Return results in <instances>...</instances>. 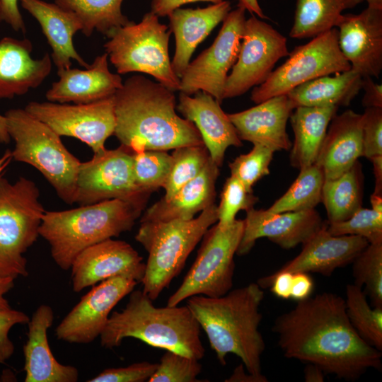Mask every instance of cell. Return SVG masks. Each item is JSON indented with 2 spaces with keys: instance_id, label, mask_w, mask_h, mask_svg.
I'll list each match as a JSON object with an SVG mask.
<instances>
[{
  "instance_id": "1",
  "label": "cell",
  "mask_w": 382,
  "mask_h": 382,
  "mask_svg": "<svg viewBox=\"0 0 382 382\" xmlns=\"http://www.w3.org/2000/svg\"><path fill=\"white\" fill-rule=\"evenodd\" d=\"M272 330L289 359L319 366L352 381L368 369L381 370V351L364 340L347 317L345 299L322 292L297 302L276 318Z\"/></svg>"
},
{
  "instance_id": "2",
  "label": "cell",
  "mask_w": 382,
  "mask_h": 382,
  "mask_svg": "<svg viewBox=\"0 0 382 382\" xmlns=\"http://www.w3.org/2000/svg\"><path fill=\"white\" fill-rule=\"evenodd\" d=\"M114 135L133 153L204 145L195 125L175 111L174 91L141 75L123 82L114 95Z\"/></svg>"
},
{
  "instance_id": "3",
  "label": "cell",
  "mask_w": 382,
  "mask_h": 382,
  "mask_svg": "<svg viewBox=\"0 0 382 382\" xmlns=\"http://www.w3.org/2000/svg\"><path fill=\"white\" fill-rule=\"evenodd\" d=\"M264 291L256 282L219 297L195 295L186 299L221 364L226 365V357L231 353L241 359L248 373L263 375L261 357L265 343L259 331Z\"/></svg>"
},
{
  "instance_id": "4",
  "label": "cell",
  "mask_w": 382,
  "mask_h": 382,
  "mask_svg": "<svg viewBox=\"0 0 382 382\" xmlns=\"http://www.w3.org/2000/svg\"><path fill=\"white\" fill-rule=\"evenodd\" d=\"M142 290H133L125 308L110 313L100 335L108 349L120 346L133 337L147 345L202 359L205 349L200 339V325L187 305L156 307Z\"/></svg>"
},
{
  "instance_id": "5",
  "label": "cell",
  "mask_w": 382,
  "mask_h": 382,
  "mask_svg": "<svg viewBox=\"0 0 382 382\" xmlns=\"http://www.w3.org/2000/svg\"><path fill=\"white\" fill-rule=\"evenodd\" d=\"M146 205L114 199L62 211H45L39 233L50 245L51 255L69 270L86 248L130 231Z\"/></svg>"
},
{
  "instance_id": "6",
  "label": "cell",
  "mask_w": 382,
  "mask_h": 382,
  "mask_svg": "<svg viewBox=\"0 0 382 382\" xmlns=\"http://www.w3.org/2000/svg\"><path fill=\"white\" fill-rule=\"evenodd\" d=\"M216 221L214 203L190 220L141 222L135 240L149 254L141 283L152 301L181 272L191 252Z\"/></svg>"
},
{
  "instance_id": "7",
  "label": "cell",
  "mask_w": 382,
  "mask_h": 382,
  "mask_svg": "<svg viewBox=\"0 0 382 382\" xmlns=\"http://www.w3.org/2000/svg\"><path fill=\"white\" fill-rule=\"evenodd\" d=\"M8 134L14 141L13 159L37 169L68 204L75 203L81 161L66 148L59 136L25 108L4 115Z\"/></svg>"
},
{
  "instance_id": "8",
  "label": "cell",
  "mask_w": 382,
  "mask_h": 382,
  "mask_svg": "<svg viewBox=\"0 0 382 382\" xmlns=\"http://www.w3.org/2000/svg\"><path fill=\"white\" fill-rule=\"evenodd\" d=\"M45 210L31 180H0V277H27L23 254L37 241Z\"/></svg>"
},
{
  "instance_id": "9",
  "label": "cell",
  "mask_w": 382,
  "mask_h": 382,
  "mask_svg": "<svg viewBox=\"0 0 382 382\" xmlns=\"http://www.w3.org/2000/svg\"><path fill=\"white\" fill-rule=\"evenodd\" d=\"M170 34L168 26L150 11L139 23L131 21L110 33L104 44L105 52L117 74H146L170 90L180 91V80L169 57Z\"/></svg>"
},
{
  "instance_id": "10",
  "label": "cell",
  "mask_w": 382,
  "mask_h": 382,
  "mask_svg": "<svg viewBox=\"0 0 382 382\" xmlns=\"http://www.w3.org/2000/svg\"><path fill=\"white\" fill-rule=\"evenodd\" d=\"M244 219H235L226 226L212 225L204 234L192 265L182 284L169 297L174 306L195 295L219 297L233 287L234 255L241 242Z\"/></svg>"
},
{
  "instance_id": "11",
  "label": "cell",
  "mask_w": 382,
  "mask_h": 382,
  "mask_svg": "<svg viewBox=\"0 0 382 382\" xmlns=\"http://www.w3.org/2000/svg\"><path fill=\"white\" fill-rule=\"evenodd\" d=\"M288 57L262 83L253 89V102L257 104L287 94L308 81L351 69L340 49L335 27L313 37L306 44L296 47Z\"/></svg>"
},
{
  "instance_id": "12",
  "label": "cell",
  "mask_w": 382,
  "mask_h": 382,
  "mask_svg": "<svg viewBox=\"0 0 382 382\" xmlns=\"http://www.w3.org/2000/svg\"><path fill=\"white\" fill-rule=\"evenodd\" d=\"M132 154L123 145L105 149L81 162L76 180L75 203L87 205L119 199L146 205L151 194L135 183Z\"/></svg>"
},
{
  "instance_id": "13",
  "label": "cell",
  "mask_w": 382,
  "mask_h": 382,
  "mask_svg": "<svg viewBox=\"0 0 382 382\" xmlns=\"http://www.w3.org/2000/svg\"><path fill=\"white\" fill-rule=\"evenodd\" d=\"M245 11L238 6L229 11L212 45L190 62L183 71L180 78V92L192 96L204 91L221 103L228 72L238 58Z\"/></svg>"
},
{
  "instance_id": "14",
  "label": "cell",
  "mask_w": 382,
  "mask_h": 382,
  "mask_svg": "<svg viewBox=\"0 0 382 382\" xmlns=\"http://www.w3.org/2000/svg\"><path fill=\"white\" fill-rule=\"evenodd\" d=\"M24 108L59 136L76 138L94 154L105 150L106 140L114 134V96L86 104L30 101Z\"/></svg>"
},
{
  "instance_id": "15",
  "label": "cell",
  "mask_w": 382,
  "mask_h": 382,
  "mask_svg": "<svg viewBox=\"0 0 382 382\" xmlns=\"http://www.w3.org/2000/svg\"><path fill=\"white\" fill-rule=\"evenodd\" d=\"M289 53L286 38L271 25L255 16L246 19L238 58L226 81L224 99L241 96L262 83L276 63Z\"/></svg>"
},
{
  "instance_id": "16",
  "label": "cell",
  "mask_w": 382,
  "mask_h": 382,
  "mask_svg": "<svg viewBox=\"0 0 382 382\" xmlns=\"http://www.w3.org/2000/svg\"><path fill=\"white\" fill-rule=\"evenodd\" d=\"M137 284L131 277L117 276L93 285L57 325V338L77 344L94 341L103 332L113 308Z\"/></svg>"
},
{
  "instance_id": "17",
  "label": "cell",
  "mask_w": 382,
  "mask_h": 382,
  "mask_svg": "<svg viewBox=\"0 0 382 382\" xmlns=\"http://www.w3.org/2000/svg\"><path fill=\"white\" fill-rule=\"evenodd\" d=\"M146 265L128 243L109 238L81 252L71 265L73 290L80 292L108 279L126 276L141 282Z\"/></svg>"
},
{
  "instance_id": "18",
  "label": "cell",
  "mask_w": 382,
  "mask_h": 382,
  "mask_svg": "<svg viewBox=\"0 0 382 382\" xmlns=\"http://www.w3.org/2000/svg\"><path fill=\"white\" fill-rule=\"evenodd\" d=\"M315 209L272 213L267 209L246 211L243 236L236 255L248 254L256 241L267 238L283 249L304 243L324 224Z\"/></svg>"
},
{
  "instance_id": "19",
  "label": "cell",
  "mask_w": 382,
  "mask_h": 382,
  "mask_svg": "<svg viewBox=\"0 0 382 382\" xmlns=\"http://www.w3.org/2000/svg\"><path fill=\"white\" fill-rule=\"evenodd\" d=\"M335 28L351 69L362 77L378 79L382 70V8L367 6L357 14L343 13Z\"/></svg>"
},
{
  "instance_id": "20",
  "label": "cell",
  "mask_w": 382,
  "mask_h": 382,
  "mask_svg": "<svg viewBox=\"0 0 382 382\" xmlns=\"http://www.w3.org/2000/svg\"><path fill=\"white\" fill-rule=\"evenodd\" d=\"M193 95L192 97L180 92L177 109L195 125L210 158L221 167L226 149L231 146H242L243 143L221 103L204 91Z\"/></svg>"
},
{
  "instance_id": "21",
  "label": "cell",
  "mask_w": 382,
  "mask_h": 382,
  "mask_svg": "<svg viewBox=\"0 0 382 382\" xmlns=\"http://www.w3.org/2000/svg\"><path fill=\"white\" fill-rule=\"evenodd\" d=\"M57 75L59 79L45 93L47 101L91 103L114 96L123 84L120 75L110 71L106 52L98 55L84 69L58 70Z\"/></svg>"
},
{
  "instance_id": "22",
  "label": "cell",
  "mask_w": 382,
  "mask_h": 382,
  "mask_svg": "<svg viewBox=\"0 0 382 382\" xmlns=\"http://www.w3.org/2000/svg\"><path fill=\"white\" fill-rule=\"evenodd\" d=\"M368 245L359 236H333L324 223L303 243L301 253L276 272H313L328 277L336 269L352 263Z\"/></svg>"
},
{
  "instance_id": "23",
  "label": "cell",
  "mask_w": 382,
  "mask_h": 382,
  "mask_svg": "<svg viewBox=\"0 0 382 382\" xmlns=\"http://www.w3.org/2000/svg\"><path fill=\"white\" fill-rule=\"evenodd\" d=\"M33 44L27 38L4 37L0 40V100L12 99L39 87L50 75L49 54L32 57Z\"/></svg>"
},
{
  "instance_id": "24",
  "label": "cell",
  "mask_w": 382,
  "mask_h": 382,
  "mask_svg": "<svg viewBox=\"0 0 382 382\" xmlns=\"http://www.w3.org/2000/svg\"><path fill=\"white\" fill-rule=\"evenodd\" d=\"M294 108L286 96L272 97L249 109L228 114L241 140L261 144L274 152L291 149L286 123Z\"/></svg>"
},
{
  "instance_id": "25",
  "label": "cell",
  "mask_w": 382,
  "mask_h": 382,
  "mask_svg": "<svg viewBox=\"0 0 382 382\" xmlns=\"http://www.w3.org/2000/svg\"><path fill=\"white\" fill-rule=\"evenodd\" d=\"M52 308L39 306L28 323V340L23 345L25 382H76L77 368L60 364L53 355L48 342L47 331L52 325Z\"/></svg>"
},
{
  "instance_id": "26",
  "label": "cell",
  "mask_w": 382,
  "mask_h": 382,
  "mask_svg": "<svg viewBox=\"0 0 382 382\" xmlns=\"http://www.w3.org/2000/svg\"><path fill=\"white\" fill-rule=\"evenodd\" d=\"M39 23L42 32L51 47V59L58 70L71 68V60L87 68L90 64L76 51L74 35L82 30V24L71 11L44 0H18Z\"/></svg>"
},
{
  "instance_id": "27",
  "label": "cell",
  "mask_w": 382,
  "mask_h": 382,
  "mask_svg": "<svg viewBox=\"0 0 382 382\" xmlns=\"http://www.w3.org/2000/svg\"><path fill=\"white\" fill-rule=\"evenodd\" d=\"M361 128L362 114L352 110L332 117L315 162L325 180L337 178L362 156Z\"/></svg>"
},
{
  "instance_id": "28",
  "label": "cell",
  "mask_w": 382,
  "mask_h": 382,
  "mask_svg": "<svg viewBox=\"0 0 382 382\" xmlns=\"http://www.w3.org/2000/svg\"><path fill=\"white\" fill-rule=\"evenodd\" d=\"M231 9L229 1H221L205 8H177L168 17L175 38V52L171 62L180 78L197 47L224 21Z\"/></svg>"
},
{
  "instance_id": "29",
  "label": "cell",
  "mask_w": 382,
  "mask_h": 382,
  "mask_svg": "<svg viewBox=\"0 0 382 382\" xmlns=\"http://www.w3.org/2000/svg\"><path fill=\"white\" fill-rule=\"evenodd\" d=\"M219 167L209 158L193 180L184 185L168 200L161 199L143 213L140 223L190 220L194 216L214 204L216 182Z\"/></svg>"
},
{
  "instance_id": "30",
  "label": "cell",
  "mask_w": 382,
  "mask_h": 382,
  "mask_svg": "<svg viewBox=\"0 0 382 382\" xmlns=\"http://www.w3.org/2000/svg\"><path fill=\"white\" fill-rule=\"evenodd\" d=\"M338 107H297L290 115L294 134L290 164L299 170L315 163L329 124Z\"/></svg>"
},
{
  "instance_id": "31",
  "label": "cell",
  "mask_w": 382,
  "mask_h": 382,
  "mask_svg": "<svg viewBox=\"0 0 382 382\" xmlns=\"http://www.w3.org/2000/svg\"><path fill=\"white\" fill-rule=\"evenodd\" d=\"M363 77L350 69L305 82L291 90L287 97L297 107L348 106L359 94Z\"/></svg>"
},
{
  "instance_id": "32",
  "label": "cell",
  "mask_w": 382,
  "mask_h": 382,
  "mask_svg": "<svg viewBox=\"0 0 382 382\" xmlns=\"http://www.w3.org/2000/svg\"><path fill=\"white\" fill-rule=\"evenodd\" d=\"M364 174L359 161L334 179L325 180L322 199L328 223L345 221L362 207Z\"/></svg>"
},
{
  "instance_id": "33",
  "label": "cell",
  "mask_w": 382,
  "mask_h": 382,
  "mask_svg": "<svg viewBox=\"0 0 382 382\" xmlns=\"http://www.w3.org/2000/svg\"><path fill=\"white\" fill-rule=\"evenodd\" d=\"M364 0H296L289 36L313 38L335 27L343 12Z\"/></svg>"
},
{
  "instance_id": "34",
  "label": "cell",
  "mask_w": 382,
  "mask_h": 382,
  "mask_svg": "<svg viewBox=\"0 0 382 382\" xmlns=\"http://www.w3.org/2000/svg\"><path fill=\"white\" fill-rule=\"evenodd\" d=\"M124 0H54L62 8L73 12L82 24L81 31L90 37L99 32L106 37L114 30L131 21L122 12Z\"/></svg>"
},
{
  "instance_id": "35",
  "label": "cell",
  "mask_w": 382,
  "mask_h": 382,
  "mask_svg": "<svg viewBox=\"0 0 382 382\" xmlns=\"http://www.w3.org/2000/svg\"><path fill=\"white\" fill-rule=\"evenodd\" d=\"M299 170L289 188L267 211L272 213L306 211L315 209L321 202L325 181L322 168L313 163Z\"/></svg>"
},
{
  "instance_id": "36",
  "label": "cell",
  "mask_w": 382,
  "mask_h": 382,
  "mask_svg": "<svg viewBox=\"0 0 382 382\" xmlns=\"http://www.w3.org/2000/svg\"><path fill=\"white\" fill-rule=\"evenodd\" d=\"M346 312L359 336L372 347L382 351V307L371 308L361 287L349 284L345 299Z\"/></svg>"
},
{
  "instance_id": "37",
  "label": "cell",
  "mask_w": 382,
  "mask_h": 382,
  "mask_svg": "<svg viewBox=\"0 0 382 382\" xmlns=\"http://www.w3.org/2000/svg\"><path fill=\"white\" fill-rule=\"evenodd\" d=\"M173 150L171 169L163 187L164 200L170 199L184 185L196 178L209 158L204 145L186 146Z\"/></svg>"
},
{
  "instance_id": "38",
  "label": "cell",
  "mask_w": 382,
  "mask_h": 382,
  "mask_svg": "<svg viewBox=\"0 0 382 382\" xmlns=\"http://www.w3.org/2000/svg\"><path fill=\"white\" fill-rule=\"evenodd\" d=\"M172 166V156L166 151L146 150L132 154V169L136 185L151 194L163 187Z\"/></svg>"
},
{
  "instance_id": "39",
  "label": "cell",
  "mask_w": 382,
  "mask_h": 382,
  "mask_svg": "<svg viewBox=\"0 0 382 382\" xmlns=\"http://www.w3.org/2000/svg\"><path fill=\"white\" fill-rule=\"evenodd\" d=\"M352 263L354 284L365 286L374 307H382V241L369 243Z\"/></svg>"
},
{
  "instance_id": "40",
  "label": "cell",
  "mask_w": 382,
  "mask_h": 382,
  "mask_svg": "<svg viewBox=\"0 0 382 382\" xmlns=\"http://www.w3.org/2000/svg\"><path fill=\"white\" fill-rule=\"evenodd\" d=\"M274 153L267 146L253 144L250 152L237 156L228 164L231 175L238 179L249 191L253 192V186L270 174L269 166Z\"/></svg>"
},
{
  "instance_id": "41",
  "label": "cell",
  "mask_w": 382,
  "mask_h": 382,
  "mask_svg": "<svg viewBox=\"0 0 382 382\" xmlns=\"http://www.w3.org/2000/svg\"><path fill=\"white\" fill-rule=\"evenodd\" d=\"M327 230L333 236L354 235L364 238L369 243L382 241V212L361 207L349 219L327 222Z\"/></svg>"
},
{
  "instance_id": "42",
  "label": "cell",
  "mask_w": 382,
  "mask_h": 382,
  "mask_svg": "<svg viewBox=\"0 0 382 382\" xmlns=\"http://www.w3.org/2000/svg\"><path fill=\"white\" fill-rule=\"evenodd\" d=\"M199 360L176 352L166 350L148 382H198L202 364Z\"/></svg>"
},
{
  "instance_id": "43",
  "label": "cell",
  "mask_w": 382,
  "mask_h": 382,
  "mask_svg": "<svg viewBox=\"0 0 382 382\" xmlns=\"http://www.w3.org/2000/svg\"><path fill=\"white\" fill-rule=\"evenodd\" d=\"M258 198L249 191L236 178L228 177L223 186L221 199L217 206L218 224L226 226L236 219V215L241 210L254 207Z\"/></svg>"
},
{
  "instance_id": "44",
  "label": "cell",
  "mask_w": 382,
  "mask_h": 382,
  "mask_svg": "<svg viewBox=\"0 0 382 382\" xmlns=\"http://www.w3.org/2000/svg\"><path fill=\"white\" fill-rule=\"evenodd\" d=\"M362 156H382V108H366L362 114Z\"/></svg>"
},
{
  "instance_id": "45",
  "label": "cell",
  "mask_w": 382,
  "mask_h": 382,
  "mask_svg": "<svg viewBox=\"0 0 382 382\" xmlns=\"http://www.w3.org/2000/svg\"><path fill=\"white\" fill-rule=\"evenodd\" d=\"M158 363L141 361L125 367L103 370L88 382H148L158 367Z\"/></svg>"
},
{
  "instance_id": "46",
  "label": "cell",
  "mask_w": 382,
  "mask_h": 382,
  "mask_svg": "<svg viewBox=\"0 0 382 382\" xmlns=\"http://www.w3.org/2000/svg\"><path fill=\"white\" fill-rule=\"evenodd\" d=\"M29 316L12 308L0 311V363H4L13 355L15 346L9 337V332L16 325L28 324Z\"/></svg>"
},
{
  "instance_id": "47",
  "label": "cell",
  "mask_w": 382,
  "mask_h": 382,
  "mask_svg": "<svg viewBox=\"0 0 382 382\" xmlns=\"http://www.w3.org/2000/svg\"><path fill=\"white\" fill-rule=\"evenodd\" d=\"M18 0H0V20L7 23L16 32L26 31L23 18L19 10Z\"/></svg>"
},
{
  "instance_id": "48",
  "label": "cell",
  "mask_w": 382,
  "mask_h": 382,
  "mask_svg": "<svg viewBox=\"0 0 382 382\" xmlns=\"http://www.w3.org/2000/svg\"><path fill=\"white\" fill-rule=\"evenodd\" d=\"M313 281L308 273H293L290 298L297 301L309 298L313 292Z\"/></svg>"
},
{
  "instance_id": "49",
  "label": "cell",
  "mask_w": 382,
  "mask_h": 382,
  "mask_svg": "<svg viewBox=\"0 0 382 382\" xmlns=\"http://www.w3.org/2000/svg\"><path fill=\"white\" fill-rule=\"evenodd\" d=\"M361 89L364 91L362 105L366 108H382V86L375 83L373 78L363 77Z\"/></svg>"
},
{
  "instance_id": "50",
  "label": "cell",
  "mask_w": 382,
  "mask_h": 382,
  "mask_svg": "<svg viewBox=\"0 0 382 382\" xmlns=\"http://www.w3.org/2000/svg\"><path fill=\"white\" fill-rule=\"evenodd\" d=\"M223 0H152L151 3V12L158 17L168 16L173 11L180 8L183 5L198 1L219 3Z\"/></svg>"
},
{
  "instance_id": "51",
  "label": "cell",
  "mask_w": 382,
  "mask_h": 382,
  "mask_svg": "<svg viewBox=\"0 0 382 382\" xmlns=\"http://www.w3.org/2000/svg\"><path fill=\"white\" fill-rule=\"evenodd\" d=\"M227 382H267V378L264 376H255L248 373L246 374L244 371L243 363L238 365L234 369L231 376L226 379Z\"/></svg>"
},
{
  "instance_id": "52",
  "label": "cell",
  "mask_w": 382,
  "mask_h": 382,
  "mask_svg": "<svg viewBox=\"0 0 382 382\" xmlns=\"http://www.w3.org/2000/svg\"><path fill=\"white\" fill-rule=\"evenodd\" d=\"M14 280L11 277H0V311L11 308L5 295L13 288Z\"/></svg>"
},
{
  "instance_id": "53",
  "label": "cell",
  "mask_w": 382,
  "mask_h": 382,
  "mask_svg": "<svg viewBox=\"0 0 382 382\" xmlns=\"http://www.w3.org/2000/svg\"><path fill=\"white\" fill-rule=\"evenodd\" d=\"M373 165L375 178V187L373 193L382 195V156H378L369 159Z\"/></svg>"
},
{
  "instance_id": "54",
  "label": "cell",
  "mask_w": 382,
  "mask_h": 382,
  "mask_svg": "<svg viewBox=\"0 0 382 382\" xmlns=\"http://www.w3.org/2000/svg\"><path fill=\"white\" fill-rule=\"evenodd\" d=\"M325 372L317 365L306 364L304 369V381L306 382H323Z\"/></svg>"
},
{
  "instance_id": "55",
  "label": "cell",
  "mask_w": 382,
  "mask_h": 382,
  "mask_svg": "<svg viewBox=\"0 0 382 382\" xmlns=\"http://www.w3.org/2000/svg\"><path fill=\"white\" fill-rule=\"evenodd\" d=\"M238 6L244 8L248 11L251 14H255L260 19H267V16L263 13L258 0H238Z\"/></svg>"
},
{
  "instance_id": "56",
  "label": "cell",
  "mask_w": 382,
  "mask_h": 382,
  "mask_svg": "<svg viewBox=\"0 0 382 382\" xmlns=\"http://www.w3.org/2000/svg\"><path fill=\"white\" fill-rule=\"evenodd\" d=\"M13 159L11 151L8 149L0 156V180L3 178V174L8 166Z\"/></svg>"
},
{
  "instance_id": "57",
  "label": "cell",
  "mask_w": 382,
  "mask_h": 382,
  "mask_svg": "<svg viewBox=\"0 0 382 382\" xmlns=\"http://www.w3.org/2000/svg\"><path fill=\"white\" fill-rule=\"evenodd\" d=\"M10 140L11 138L7 132L5 117L0 114V142L7 144Z\"/></svg>"
},
{
  "instance_id": "58",
  "label": "cell",
  "mask_w": 382,
  "mask_h": 382,
  "mask_svg": "<svg viewBox=\"0 0 382 382\" xmlns=\"http://www.w3.org/2000/svg\"><path fill=\"white\" fill-rule=\"evenodd\" d=\"M371 209L382 212V195L372 193L370 197Z\"/></svg>"
},
{
  "instance_id": "59",
  "label": "cell",
  "mask_w": 382,
  "mask_h": 382,
  "mask_svg": "<svg viewBox=\"0 0 382 382\" xmlns=\"http://www.w3.org/2000/svg\"><path fill=\"white\" fill-rule=\"evenodd\" d=\"M367 2L369 6L382 8V0H364Z\"/></svg>"
},
{
  "instance_id": "60",
  "label": "cell",
  "mask_w": 382,
  "mask_h": 382,
  "mask_svg": "<svg viewBox=\"0 0 382 382\" xmlns=\"http://www.w3.org/2000/svg\"><path fill=\"white\" fill-rule=\"evenodd\" d=\"M0 8H1V4H0Z\"/></svg>"
}]
</instances>
